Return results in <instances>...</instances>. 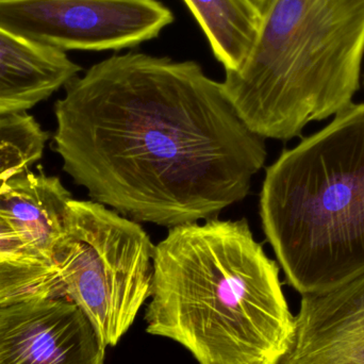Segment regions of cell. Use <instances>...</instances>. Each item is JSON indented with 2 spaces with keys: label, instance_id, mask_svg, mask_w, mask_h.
<instances>
[{
  "label": "cell",
  "instance_id": "12",
  "mask_svg": "<svg viewBox=\"0 0 364 364\" xmlns=\"http://www.w3.org/2000/svg\"><path fill=\"white\" fill-rule=\"evenodd\" d=\"M48 138L27 112L0 117V182L40 161Z\"/></svg>",
  "mask_w": 364,
  "mask_h": 364
},
{
  "label": "cell",
  "instance_id": "3",
  "mask_svg": "<svg viewBox=\"0 0 364 364\" xmlns=\"http://www.w3.org/2000/svg\"><path fill=\"white\" fill-rule=\"evenodd\" d=\"M260 216L287 282L301 295L364 275V104L282 151L265 172Z\"/></svg>",
  "mask_w": 364,
  "mask_h": 364
},
{
  "label": "cell",
  "instance_id": "15",
  "mask_svg": "<svg viewBox=\"0 0 364 364\" xmlns=\"http://www.w3.org/2000/svg\"><path fill=\"white\" fill-rule=\"evenodd\" d=\"M361 85H363L364 89V64H363V76H361Z\"/></svg>",
  "mask_w": 364,
  "mask_h": 364
},
{
  "label": "cell",
  "instance_id": "13",
  "mask_svg": "<svg viewBox=\"0 0 364 364\" xmlns=\"http://www.w3.org/2000/svg\"><path fill=\"white\" fill-rule=\"evenodd\" d=\"M0 256L2 261L34 267L33 258L21 242L12 224L0 212Z\"/></svg>",
  "mask_w": 364,
  "mask_h": 364
},
{
  "label": "cell",
  "instance_id": "9",
  "mask_svg": "<svg viewBox=\"0 0 364 364\" xmlns=\"http://www.w3.org/2000/svg\"><path fill=\"white\" fill-rule=\"evenodd\" d=\"M73 197L57 176L21 171L0 182V212L8 218L31 254L36 265H18L17 272L50 267L66 230Z\"/></svg>",
  "mask_w": 364,
  "mask_h": 364
},
{
  "label": "cell",
  "instance_id": "11",
  "mask_svg": "<svg viewBox=\"0 0 364 364\" xmlns=\"http://www.w3.org/2000/svg\"><path fill=\"white\" fill-rule=\"evenodd\" d=\"M203 29L214 57L232 72L243 64L262 19L244 0H183Z\"/></svg>",
  "mask_w": 364,
  "mask_h": 364
},
{
  "label": "cell",
  "instance_id": "1",
  "mask_svg": "<svg viewBox=\"0 0 364 364\" xmlns=\"http://www.w3.org/2000/svg\"><path fill=\"white\" fill-rule=\"evenodd\" d=\"M53 149L91 200L158 226L216 218L250 194L264 139L194 61L122 53L64 87Z\"/></svg>",
  "mask_w": 364,
  "mask_h": 364
},
{
  "label": "cell",
  "instance_id": "6",
  "mask_svg": "<svg viewBox=\"0 0 364 364\" xmlns=\"http://www.w3.org/2000/svg\"><path fill=\"white\" fill-rule=\"evenodd\" d=\"M174 21L158 0H0V27L61 50H119Z\"/></svg>",
  "mask_w": 364,
  "mask_h": 364
},
{
  "label": "cell",
  "instance_id": "16",
  "mask_svg": "<svg viewBox=\"0 0 364 364\" xmlns=\"http://www.w3.org/2000/svg\"><path fill=\"white\" fill-rule=\"evenodd\" d=\"M0 261H2V258H1V256H0Z\"/></svg>",
  "mask_w": 364,
  "mask_h": 364
},
{
  "label": "cell",
  "instance_id": "8",
  "mask_svg": "<svg viewBox=\"0 0 364 364\" xmlns=\"http://www.w3.org/2000/svg\"><path fill=\"white\" fill-rule=\"evenodd\" d=\"M278 364H364V275L301 295L290 346Z\"/></svg>",
  "mask_w": 364,
  "mask_h": 364
},
{
  "label": "cell",
  "instance_id": "7",
  "mask_svg": "<svg viewBox=\"0 0 364 364\" xmlns=\"http://www.w3.org/2000/svg\"><path fill=\"white\" fill-rule=\"evenodd\" d=\"M106 348L70 299L0 306V364H105Z\"/></svg>",
  "mask_w": 364,
  "mask_h": 364
},
{
  "label": "cell",
  "instance_id": "10",
  "mask_svg": "<svg viewBox=\"0 0 364 364\" xmlns=\"http://www.w3.org/2000/svg\"><path fill=\"white\" fill-rule=\"evenodd\" d=\"M80 72L65 51L0 27V117L28 112Z\"/></svg>",
  "mask_w": 364,
  "mask_h": 364
},
{
  "label": "cell",
  "instance_id": "5",
  "mask_svg": "<svg viewBox=\"0 0 364 364\" xmlns=\"http://www.w3.org/2000/svg\"><path fill=\"white\" fill-rule=\"evenodd\" d=\"M154 245L140 223L93 200L73 198L50 267L23 276L13 303L68 299L115 346L151 297Z\"/></svg>",
  "mask_w": 364,
  "mask_h": 364
},
{
  "label": "cell",
  "instance_id": "2",
  "mask_svg": "<svg viewBox=\"0 0 364 364\" xmlns=\"http://www.w3.org/2000/svg\"><path fill=\"white\" fill-rule=\"evenodd\" d=\"M149 299L146 333L198 364H278L292 340L279 267L245 218L170 228L156 245Z\"/></svg>",
  "mask_w": 364,
  "mask_h": 364
},
{
  "label": "cell",
  "instance_id": "14",
  "mask_svg": "<svg viewBox=\"0 0 364 364\" xmlns=\"http://www.w3.org/2000/svg\"><path fill=\"white\" fill-rule=\"evenodd\" d=\"M261 19L267 15L275 0H244Z\"/></svg>",
  "mask_w": 364,
  "mask_h": 364
},
{
  "label": "cell",
  "instance_id": "4",
  "mask_svg": "<svg viewBox=\"0 0 364 364\" xmlns=\"http://www.w3.org/2000/svg\"><path fill=\"white\" fill-rule=\"evenodd\" d=\"M364 64V0H275L225 93L262 139L288 141L352 106Z\"/></svg>",
  "mask_w": 364,
  "mask_h": 364
}]
</instances>
